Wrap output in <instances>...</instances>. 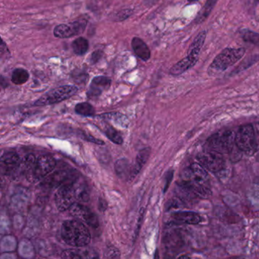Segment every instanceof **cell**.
<instances>
[{
  "label": "cell",
  "instance_id": "1",
  "mask_svg": "<svg viewBox=\"0 0 259 259\" xmlns=\"http://www.w3.org/2000/svg\"><path fill=\"white\" fill-rule=\"evenodd\" d=\"M180 186L194 196L208 198L211 195L209 176L200 163H192L184 170Z\"/></svg>",
  "mask_w": 259,
  "mask_h": 259
},
{
  "label": "cell",
  "instance_id": "2",
  "mask_svg": "<svg viewBox=\"0 0 259 259\" xmlns=\"http://www.w3.org/2000/svg\"><path fill=\"white\" fill-rule=\"evenodd\" d=\"M235 135L236 134L231 130L215 133L208 138L207 147L208 150H214L221 154H230L231 160L234 161L240 160L243 152L237 145Z\"/></svg>",
  "mask_w": 259,
  "mask_h": 259
},
{
  "label": "cell",
  "instance_id": "3",
  "mask_svg": "<svg viewBox=\"0 0 259 259\" xmlns=\"http://www.w3.org/2000/svg\"><path fill=\"white\" fill-rule=\"evenodd\" d=\"M63 241L73 247H85L91 241V234L85 224L79 220H68L61 228Z\"/></svg>",
  "mask_w": 259,
  "mask_h": 259
},
{
  "label": "cell",
  "instance_id": "4",
  "mask_svg": "<svg viewBox=\"0 0 259 259\" xmlns=\"http://www.w3.org/2000/svg\"><path fill=\"white\" fill-rule=\"evenodd\" d=\"M245 48H226L214 59L209 71L224 72L239 62L245 55Z\"/></svg>",
  "mask_w": 259,
  "mask_h": 259
},
{
  "label": "cell",
  "instance_id": "5",
  "mask_svg": "<svg viewBox=\"0 0 259 259\" xmlns=\"http://www.w3.org/2000/svg\"><path fill=\"white\" fill-rule=\"evenodd\" d=\"M235 139L239 148L247 155H253L257 150V136L253 126L245 125L240 127L236 133Z\"/></svg>",
  "mask_w": 259,
  "mask_h": 259
},
{
  "label": "cell",
  "instance_id": "6",
  "mask_svg": "<svg viewBox=\"0 0 259 259\" xmlns=\"http://www.w3.org/2000/svg\"><path fill=\"white\" fill-rule=\"evenodd\" d=\"M79 88L73 85H63L48 91L34 102L37 107L52 105L69 99L77 93Z\"/></svg>",
  "mask_w": 259,
  "mask_h": 259
},
{
  "label": "cell",
  "instance_id": "7",
  "mask_svg": "<svg viewBox=\"0 0 259 259\" xmlns=\"http://www.w3.org/2000/svg\"><path fill=\"white\" fill-rule=\"evenodd\" d=\"M56 165V160L51 156H40L37 157L32 168L26 174V178L33 182L42 181L54 170Z\"/></svg>",
  "mask_w": 259,
  "mask_h": 259
},
{
  "label": "cell",
  "instance_id": "8",
  "mask_svg": "<svg viewBox=\"0 0 259 259\" xmlns=\"http://www.w3.org/2000/svg\"><path fill=\"white\" fill-rule=\"evenodd\" d=\"M79 176L77 172L72 169H59L44 178L41 186L49 189H59L66 183L73 182Z\"/></svg>",
  "mask_w": 259,
  "mask_h": 259
},
{
  "label": "cell",
  "instance_id": "9",
  "mask_svg": "<svg viewBox=\"0 0 259 259\" xmlns=\"http://www.w3.org/2000/svg\"><path fill=\"white\" fill-rule=\"evenodd\" d=\"M197 160L204 168L212 173H220L226 167V160L223 154L214 150H207L201 152L197 155Z\"/></svg>",
  "mask_w": 259,
  "mask_h": 259
},
{
  "label": "cell",
  "instance_id": "10",
  "mask_svg": "<svg viewBox=\"0 0 259 259\" xmlns=\"http://www.w3.org/2000/svg\"><path fill=\"white\" fill-rule=\"evenodd\" d=\"M74 182L61 186L55 194V203L59 211H67L74 204L77 203Z\"/></svg>",
  "mask_w": 259,
  "mask_h": 259
},
{
  "label": "cell",
  "instance_id": "11",
  "mask_svg": "<svg viewBox=\"0 0 259 259\" xmlns=\"http://www.w3.org/2000/svg\"><path fill=\"white\" fill-rule=\"evenodd\" d=\"M69 214L75 219L82 221L94 229L99 227V221L98 217L93 211L85 205L79 203H75L69 209Z\"/></svg>",
  "mask_w": 259,
  "mask_h": 259
},
{
  "label": "cell",
  "instance_id": "12",
  "mask_svg": "<svg viewBox=\"0 0 259 259\" xmlns=\"http://www.w3.org/2000/svg\"><path fill=\"white\" fill-rule=\"evenodd\" d=\"M87 21L79 20L68 24H61L55 27L53 34L58 38H70L82 34L86 28Z\"/></svg>",
  "mask_w": 259,
  "mask_h": 259
},
{
  "label": "cell",
  "instance_id": "13",
  "mask_svg": "<svg viewBox=\"0 0 259 259\" xmlns=\"http://www.w3.org/2000/svg\"><path fill=\"white\" fill-rule=\"evenodd\" d=\"M21 159L14 150L5 151L1 157V170L5 176H14L19 174Z\"/></svg>",
  "mask_w": 259,
  "mask_h": 259
},
{
  "label": "cell",
  "instance_id": "14",
  "mask_svg": "<svg viewBox=\"0 0 259 259\" xmlns=\"http://www.w3.org/2000/svg\"><path fill=\"white\" fill-rule=\"evenodd\" d=\"M111 79L107 76H97L94 78L88 89V98L89 99L98 98L105 90H108L111 85Z\"/></svg>",
  "mask_w": 259,
  "mask_h": 259
},
{
  "label": "cell",
  "instance_id": "15",
  "mask_svg": "<svg viewBox=\"0 0 259 259\" xmlns=\"http://www.w3.org/2000/svg\"><path fill=\"white\" fill-rule=\"evenodd\" d=\"M150 155V147H146V148L142 149L138 152V154L136 156L135 163L131 166L129 180H133L136 176H138L143 166L145 165V163L148 160Z\"/></svg>",
  "mask_w": 259,
  "mask_h": 259
},
{
  "label": "cell",
  "instance_id": "16",
  "mask_svg": "<svg viewBox=\"0 0 259 259\" xmlns=\"http://www.w3.org/2000/svg\"><path fill=\"white\" fill-rule=\"evenodd\" d=\"M61 257L67 259H91V258H98V256L93 250H87L84 247H77V249L64 250L62 253Z\"/></svg>",
  "mask_w": 259,
  "mask_h": 259
},
{
  "label": "cell",
  "instance_id": "17",
  "mask_svg": "<svg viewBox=\"0 0 259 259\" xmlns=\"http://www.w3.org/2000/svg\"><path fill=\"white\" fill-rule=\"evenodd\" d=\"M131 47H132L134 54L141 60L147 62L150 59V55H151L150 49L146 44L145 42L139 37H133L131 40Z\"/></svg>",
  "mask_w": 259,
  "mask_h": 259
},
{
  "label": "cell",
  "instance_id": "18",
  "mask_svg": "<svg viewBox=\"0 0 259 259\" xmlns=\"http://www.w3.org/2000/svg\"><path fill=\"white\" fill-rule=\"evenodd\" d=\"M206 37V31L202 30L197 35L192 44L190 45V47H189V50H188V56L190 59H193L195 62H198L199 54H200L201 50L203 47Z\"/></svg>",
  "mask_w": 259,
  "mask_h": 259
},
{
  "label": "cell",
  "instance_id": "19",
  "mask_svg": "<svg viewBox=\"0 0 259 259\" xmlns=\"http://www.w3.org/2000/svg\"><path fill=\"white\" fill-rule=\"evenodd\" d=\"M173 220L186 224H198L202 221V218L197 213L192 211H179L172 215Z\"/></svg>",
  "mask_w": 259,
  "mask_h": 259
},
{
  "label": "cell",
  "instance_id": "20",
  "mask_svg": "<svg viewBox=\"0 0 259 259\" xmlns=\"http://www.w3.org/2000/svg\"><path fill=\"white\" fill-rule=\"evenodd\" d=\"M74 187H75L77 203H81V202L85 203V202H88L90 192L86 182L83 179H81L79 176L74 182Z\"/></svg>",
  "mask_w": 259,
  "mask_h": 259
},
{
  "label": "cell",
  "instance_id": "21",
  "mask_svg": "<svg viewBox=\"0 0 259 259\" xmlns=\"http://www.w3.org/2000/svg\"><path fill=\"white\" fill-rule=\"evenodd\" d=\"M197 62L194 61L193 59H190L189 56L183 58L178 62L177 63L174 65L173 67L170 69V72L172 75L177 76V75H182L186 71L189 70L191 68L193 67Z\"/></svg>",
  "mask_w": 259,
  "mask_h": 259
},
{
  "label": "cell",
  "instance_id": "22",
  "mask_svg": "<svg viewBox=\"0 0 259 259\" xmlns=\"http://www.w3.org/2000/svg\"><path fill=\"white\" fill-rule=\"evenodd\" d=\"M131 166L127 159L122 158L117 160L115 163V171L117 176L121 179H130Z\"/></svg>",
  "mask_w": 259,
  "mask_h": 259
},
{
  "label": "cell",
  "instance_id": "23",
  "mask_svg": "<svg viewBox=\"0 0 259 259\" xmlns=\"http://www.w3.org/2000/svg\"><path fill=\"white\" fill-rule=\"evenodd\" d=\"M217 2H218V0H207L203 8L201 9L200 12L199 13L196 18H195L196 24H201L208 18L211 11H212L213 8H215Z\"/></svg>",
  "mask_w": 259,
  "mask_h": 259
},
{
  "label": "cell",
  "instance_id": "24",
  "mask_svg": "<svg viewBox=\"0 0 259 259\" xmlns=\"http://www.w3.org/2000/svg\"><path fill=\"white\" fill-rule=\"evenodd\" d=\"M72 50L77 56H83L89 49V42L84 37H78L72 43Z\"/></svg>",
  "mask_w": 259,
  "mask_h": 259
},
{
  "label": "cell",
  "instance_id": "25",
  "mask_svg": "<svg viewBox=\"0 0 259 259\" xmlns=\"http://www.w3.org/2000/svg\"><path fill=\"white\" fill-rule=\"evenodd\" d=\"M100 117L104 119V120L114 122V124L120 126V127H125V128L129 127L128 118L125 115L119 114V113L102 114V115L100 116Z\"/></svg>",
  "mask_w": 259,
  "mask_h": 259
},
{
  "label": "cell",
  "instance_id": "26",
  "mask_svg": "<svg viewBox=\"0 0 259 259\" xmlns=\"http://www.w3.org/2000/svg\"><path fill=\"white\" fill-rule=\"evenodd\" d=\"M30 78L29 72L24 69H14L11 74V82L16 85H21L26 83Z\"/></svg>",
  "mask_w": 259,
  "mask_h": 259
},
{
  "label": "cell",
  "instance_id": "27",
  "mask_svg": "<svg viewBox=\"0 0 259 259\" xmlns=\"http://www.w3.org/2000/svg\"><path fill=\"white\" fill-rule=\"evenodd\" d=\"M259 61V55H251V56L246 58L245 59H243L242 61V63L233 71L232 74H237L239 72H243V71L246 70V69H249V68L253 66V65L256 64Z\"/></svg>",
  "mask_w": 259,
  "mask_h": 259
},
{
  "label": "cell",
  "instance_id": "28",
  "mask_svg": "<svg viewBox=\"0 0 259 259\" xmlns=\"http://www.w3.org/2000/svg\"><path fill=\"white\" fill-rule=\"evenodd\" d=\"M104 131L106 136L114 144H122L124 143V138L122 137L121 134L112 126H105Z\"/></svg>",
  "mask_w": 259,
  "mask_h": 259
},
{
  "label": "cell",
  "instance_id": "29",
  "mask_svg": "<svg viewBox=\"0 0 259 259\" xmlns=\"http://www.w3.org/2000/svg\"><path fill=\"white\" fill-rule=\"evenodd\" d=\"M75 111L79 115L83 117H93L95 114V110L93 106L89 103H79L75 106Z\"/></svg>",
  "mask_w": 259,
  "mask_h": 259
},
{
  "label": "cell",
  "instance_id": "30",
  "mask_svg": "<svg viewBox=\"0 0 259 259\" xmlns=\"http://www.w3.org/2000/svg\"><path fill=\"white\" fill-rule=\"evenodd\" d=\"M241 35L242 38L244 41L259 47V33H256L250 30H245L242 31Z\"/></svg>",
  "mask_w": 259,
  "mask_h": 259
},
{
  "label": "cell",
  "instance_id": "31",
  "mask_svg": "<svg viewBox=\"0 0 259 259\" xmlns=\"http://www.w3.org/2000/svg\"><path fill=\"white\" fill-rule=\"evenodd\" d=\"M133 11L131 8H126V9L122 10V11H119L116 16V20L117 21H124V20L130 18L132 14Z\"/></svg>",
  "mask_w": 259,
  "mask_h": 259
},
{
  "label": "cell",
  "instance_id": "32",
  "mask_svg": "<svg viewBox=\"0 0 259 259\" xmlns=\"http://www.w3.org/2000/svg\"><path fill=\"white\" fill-rule=\"evenodd\" d=\"M105 256L106 257L109 258V259H116V258L120 257V253L115 247L110 246L106 250Z\"/></svg>",
  "mask_w": 259,
  "mask_h": 259
},
{
  "label": "cell",
  "instance_id": "33",
  "mask_svg": "<svg viewBox=\"0 0 259 259\" xmlns=\"http://www.w3.org/2000/svg\"><path fill=\"white\" fill-rule=\"evenodd\" d=\"M144 208H141V209L140 210L139 217H138V222H137V224H136L135 230H134V240H136V238L138 237V234H139L140 230H141V224H142L143 218H144Z\"/></svg>",
  "mask_w": 259,
  "mask_h": 259
},
{
  "label": "cell",
  "instance_id": "34",
  "mask_svg": "<svg viewBox=\"0 0 259 259\" xmlns=\"http://www.w3.org/2000/svg\"><path fill=\"white\" fill-rule=\"evenodd\" d=\"M103 55H104V52L101 50L93 52L92 54H91V59H90V63L92 65L96 64L97 63H98L101 60V58L103 57Z\"/></svg>",
  "mask_w": 259,
  "mask_h": 259
},
{
  "label": "cell",
  "instance_id": "35",
  "mask_svg": "<svg viewBox=\"0 0 259 259\" xmlns=\"http://www.w3.org/2000/svg\"><path fill=\"white\" fill-rule=\"evenodd\" d=\"M173 171L170 170L168 173H166V182H165L164 189L163 192H166L168 189L169 186H170V182H171L172 179H173Z\"/></svg>",
  "mask_w": 259,
  "mask_h": 259
},
{
  "label": "cell",
  "instance_id": "36",
  "mask_svg": "<svg viewBox=\"0 0 259 259\" xmlns=\"http://www.w3.org/2000/svg\"><path fill=\"white\" fill-rule=\"evenodd\" d=\"M83 137L86 141H89V142L95 143V144H101V145L104 144V141H101V140L97 139V138H95L93 136L83 134Z\"/></svg>",
  "mask_w": 259,
  "mask_h": 259
},
{
  "label": "cell",
  "instance_id": "37",
  "mask_svg": "<svg viewBox=\"0 0 259 259\" xmlns=\"http://www.w3.org/2000/svg\"><path fill=\"white\" fill-rule=\"evenodd\" d=\"M108 208V204L105 202V200L103 199H99L98 201V208L101 211H105V210Z\"/></svg>",
  "mask_w": 259,
  "mask_h": 259
},
{
  "label": "cell",
  "instance_id": "38",
  "mask_svg": "<svg viewBox=\"0 0 259 259\" xmlns=\"http://www.w3.org/2000/svg\"><path fill=\"white\" fill-rule=\"evenodd\" d=\"M189 2H197V1H199V0H188Z\"/></svg>",
  "mask_w": 259,
  "mask_h": 259
}]
</instances>
